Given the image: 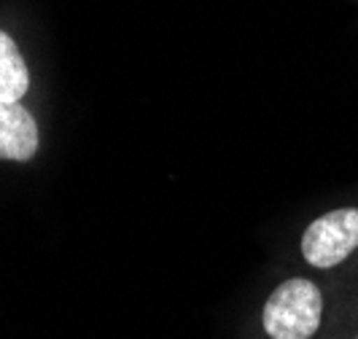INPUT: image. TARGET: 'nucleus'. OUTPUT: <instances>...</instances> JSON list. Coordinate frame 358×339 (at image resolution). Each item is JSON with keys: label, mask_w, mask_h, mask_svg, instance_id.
<instances>
[{"label": "nucleus", "mask_w": 358, "mask_h": 339, "mask_svg": "<svg viewBox=\"0 0 358 339\" xmlns=\"http://www.w3.org/2000/svg\"><path fill=\"white\" fill-rule=\"evenodd\" d=\"M323 315L318 286L305 277H291L272 291L264 304V331L272 339H310Z\"/></svg>", "instance_id": "f257e3e1"}, {"label": "nucleus", "mask_w": 358, "mask_h": 339, "mask_svg": "<svg viewBox=\"0 0 358 339\" xmlns=\"http://www.w3.org/2000/svg\"><path fill=\"white\" fill-rule=\"evenodd\" d=\"M358 248V208H342L315 218L302 234V256L318 269L337 267Z\"/></svg>", "instance_id": "f03ea898"}, {"label": "nucleus", "mask_w": 358, "mask_h": 339, "mask_svg": "<svg viewBox=\"0 0 358 339\" xmlns=\"http://www.w3.org/2000/svg\"><path fill=\"white\" fill-rule=\"evenodd\" d=\"M38 151V124L22 103L0 100V159L30 161Z\"/></svg>", "instance_id": "7ed1b4c3"}, {"label": "nucleus", "mask_w": 358, "mask_h": 339, "mask_svg": "<svg viewBox=\"0 0 358 339\" xmlns=\"http://www.w3.org/2000/svg\"><path fill=\"white\" fill-rule=\"evenodd\" d=\"M27 89H30V73L22 59V52L14 38L0 30V100L22 103Z\"/></svg>", "instance_id": "20e7f679"}]
</instances>
